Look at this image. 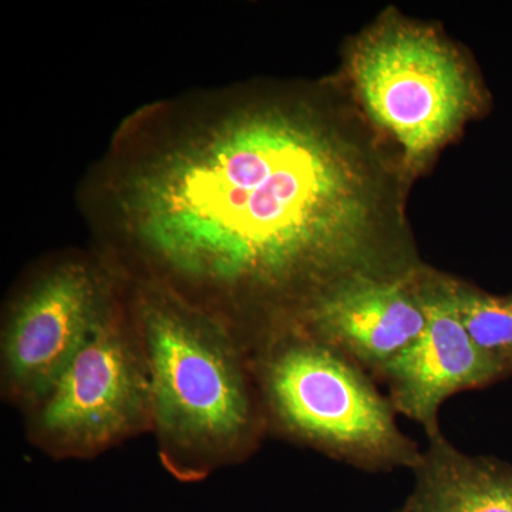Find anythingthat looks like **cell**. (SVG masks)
<instances>
[{
    "label": "cell",
    "mask_w": 512,
    "mask_h": 512,
    "mask_svg": "<svg viewBox=\"0 0 512 512\" xmlns=\"http://www.w3.org/2000/svg\"><path fill=\"white\" fill-rule=\"evenodd\" d=\"M414 484L393 512H512V466L458 450L443 433L431 437Z\"/></svg>",
    "instance_id": "9c48e42d"
},
{
    "label": "cell",
    "mask_w": 512,
    "mask_h": 512,
    "mask_svg": "<svg viewBox=\"0 0 512 512\" xmlns=\"http://www.w3.org/2000/svg\"><path fill=\"white\" fill-rule=\"evenodd\" d=\"M461 323L478 348L512 370V296H495L453 281Z\"/></svg>",
    "instance_id": "30bf717a"
},
{
    "label": "cell",
    "mask_w": 512,
    "mask_h": 512,
    "mask_svg": "<svg viewBox=\"0 0 512 512\" xmlns=\"http://www.w3.org/2000/svg\"><path fill=\"white\" fill-rule=\"evenodd\" d=\"M350 76L370 117L420 163L453 136L476 106L456 53L427 29L384 26L363 37Z\"/></svg>",
    "instance_id": "5b68a950"
},
{
    "label": "cell",
    "mask_w": 512,
    "mask_h": 512,
    "mask_svg": "<svg viewBox=\"0 0 512 512\" xmlns=\"http://www.w3.org/2000/svg\"><path fill=\"white\" fill-rule=\"evenodd\" d=\"M427 274L350 276L319 295L291 332L325 343L379 379L426 328Z\"/></svg>",
    "instance_id": "52a82bcc"
},
{
    "label": "cell",
    "mask_w": 512,
    "mask_h": 512,
    "mask_svg": "<svg viewBox=\"0 0 512 512\" xmlns=\"http://www.w3.org/2000/svg\"><path fill=\"white\" fill-rule=\"evenodd\" d=\"M151 154L117 195L120 272L222 320L248 355L343 279L402 274L375 247L362 161L308 114L228 111Z\"/></svg>",
    "instance_id": "6da1fadb"
},
{
    "label": "cell",
    "mask_w": 512,
    "mask_h": 512,
    "mask_svg": "<svg viewBox=\"0 0 512 512\" xmlns=\"http://www.w3.org/2000/svg\"><path fill=\"white\" fill-rule=\"evenodd\" d=\"M23 414L30 443L60 460L97 457L151 431L150 375L126 288L49 392Z\"/></svg>",
    "instance_id": "277c9868"
},
{
    "label": "cell",
    "mask_w": 512,
    "mask_h": 512,
    "mask_svg": "<svg viewBox=\"0 0 512 512\" xmlns=\"http://www.w3.org/2000/svg\"><path fill=\"white\" fill-rule=\"evenodd\" d=\"M126 278L116 266L67 261L30 282L13 302L0 336V386L26 413L109 318Z\"/></svg>",
    "instance_id": "8992f818"
},
{
    "label": "cell",
    "mask_w": 512,
    "mask_h": 512,
    "mask_svg": "<svg viewBox=\"0 0 512 512\" xmlns=\"http://www.w3.org/2000/svg\"><path fill=\"white\" fill-rule=\"evenodd\" d=\"M126 279L165 470L191 483L247 460L266 423L251 360L234 330L163 286Z\"/></svg>",
    "instance_id": "7a4b0ae2"
},
{
    "label": "cell",
    "mask_w": 512,
    "mask_h": 512,
    "mask_svg": "<svg viewBox=\"0 0 512 512\" xmlns=\"http://www.w3.org/2000/svg\"><path fill=\"white\" fill-rule=\"evenodd\" d=\"M451 284V279L427 274L426 328L377 379L386 383L396 413L419 423L427 439L443 433L439 414L447 399L485 387L510 372L470 338L458 316Z\"/></svg>",
    "instance_id": "ba28073f"
},
{
    "label": "cell",
    "mask_w": 512,
    "mask_h": 512,
    "mask_svg": "<svg viewBox=\"0 0 512 512\" xmlns=\"http://www.w3.org/2000/svg\"><path fill=\"white\" fill-rule=\"evenodd\" d=\"M266 430L369 471L413 470L423 450L362 367L319 340L288 332L249 357Z\"/></svg>",
    "instance_id": "3957f363"
}]
</instances>
